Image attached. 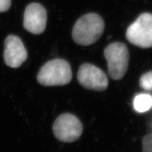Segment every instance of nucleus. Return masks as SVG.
I'll return each mask as SVG.
<instances>
[{
  "instance_id": "nucleus-1",
  "label": "nucleus",
  "mask_w": 152,
  "mask_h": 152,
  "mask_svg": "<svg viewBox=\"0 0 152 152\" xmlns=\"http://www.w3.org/2000/svg\"><path fill=\"white\" fill-rule=\"evenodd\" d=\"M104 22L99 15L91 13L80 17L74 25L72 37L75 43L90 45L96 42L104 30Z\"/></svg>"
},
{
  "instance_id": "nucleus-2",
  "label": "nucleus",
  "mask_w": 152,
  "mask_h": 152,
  "mask_svg": "<svg viewBox=\"0 0 152 152\" xmlns=\"http://www.w3.org/2000/svg\"><path fill=\"white\" fill-rule=\"evenodd\" d=\"M72 79L70 64L64 59L56 58L49 61L37 74L38 83L43 86H62L67 85Z\"/></svg>"
},
{
  "instance_id": "nucleus-3",
  "label": "nucleus",
  "mask_w": 152,
  "mask_h": 152,
  "mask_svg": "<svg viewBox=\"0 0 152 152\" xmlns=\"http://www.w3.org/2000/svg\"><path fill=\"white\" fill-rule=\"evenodd\" d=\"M108 64V72L112 79H122L128 71L129 52L126 45L121 42H114L104 49Z\"/></svg>"
},
{
  "instance_id": "nucleus-4",
  "label": "nucleus",
  "mask_w": 152,
  "mask_h": 152,
  "mask_svg": "<svg viewBox=\"0 0 152 152\" xmlns=\"http://www.w3.org/2000/svg\"><path fill=\"white\" fill-rule=\"evenodd\" d=\"M127 39L141 48L152 47V14L144 13L129 26L126 31Z\"/></svg>"
},
{
  "instance_id": "nucleus-5",
  "label": "nucleus",
  "mask_w": 152,
  "mask_h": 152,
  "mask_svg": "<svg viewBox=\"0 0 152 152\" xmlns=\"http://www.w3.org/2000/svg\"><path fill=\"white\" fill-rule=\"evenodd\" d=\"M53 132L57 140L63 142H73L80 137L83 127L80 120L71 113H64L53 124Z\"/></svg>"
},
{
  "instance_id": "nucleus-6",
  "label": "nucleus",
  "mask_w": 152,
  "mask_h": 152,
  "mask_svg": "<svg viewBox=\"0 0 152 152\" xmlns=\"http://www.w3.org/2000/svg\"><path fill=\"white\" fill-rule=\"evenodd\" d=\"M77 77L80 84L88 90L104 91L108 87L109 80L106 73L92 64L81 65Z\"/></svg>"
},
{
  "instance_id": "nucleus-7",
  "label": "nucleus",
  "mask_w": 152,
  "mask_h": 152,
  "mask_svg": "<svg viewBox=\"0 0 152 152\" xmlns=\"http://www.w3.org/2000/svg\"><path fill=\"white\" fill-rule=\"evenodd\" d=\"M28 52L21 39L18 36L10 35L4 42V59L11 68H18L26 61Z\"/></svg>"
},
{
  "instance_id": "nucleus-8",
  "label": "nucleus",
  "mask_w": 152,
  "mask_h": 152,
  "mask_svg": "<svg viewBox=\"0 0 152 152\" xmlns=\"http://www.w3.org/2000/svg\"><path fill=\"white\" fill-rule=\"evenodd\" d=\"M47 24V11L41 4L32 3L24 13L23 26L30 33L38 35L45 31Z\"/></svg>"
},
{
  "instance_id": "nucleus-9",
  "label": "nucleus",
  "mask_w": 152,
  "mask_h": 152,
  "mask_svg": "<svg viewBox=\"0 0 152 152\" xmlns=\"http://www.w3.org/2000/svg\"><path fill=\"white\" fill-rule=\"evenodd\" d=\"M134 109L139 113H144L151 109L152 106V96L148 94H137L133 102Z\"/></svg>"
},
{
  "instance_id": "nucleus-10",
  "label": "nucleus",
  "mask_w": 152,
  "mask_h": 152,
  "mask_svg": "<svg viewBox=\"0 0 152 152\" xmlns=\"http://www.w3.org/2000/svg\"><path fill=\"white\" fill-rule=\"evenodd\" d=\"M140 84L144 90L152 91V71L147 72L141 76Z\"/></svg>"
},
{
  "instance_id": "nucleus-11",
  "label": "nucleus",
  "mask_w": 152,
  "mask_h": 152,
  "mask_svg": "<svg viewBox=\"0 0 152 152\" xmlns=\"http://www.w3.org/2000/svg\"><path fill=\"white\" fill-rule=\"evenodd\" d=\"M143 152H152V133L146 135L142 140Z\"/></svg>"
},
{
  "instance_id": "nucleus-12",
  "label": "nucleus",
  "mask_w": 152,
  "mask_h": 152,
  "mask_svg": "<svg viewBox=\"0 0 152 152\" xmlns=\"http://www.w3.org/2000/svg\"><path fill=\"white\" fill-rule=\"evenodd\" d=\"M11 4V0H0V12H4L9 10Z\"/></svg>"
}]
</instances>
